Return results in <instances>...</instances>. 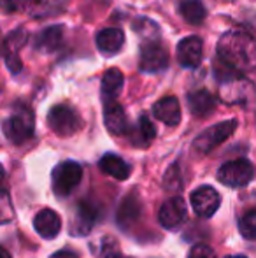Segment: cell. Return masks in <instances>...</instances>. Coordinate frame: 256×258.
<instances>
[{
  "label": "cell",
  "instance_id": "277c9868",
  "mask_svg": "<svg viewBox=\"0 0 256 258\" xmlns=\"http://www.w3.org/2000/svg\"><path fill=\"white\" fill-rule=\"evenodd\" d=\"M235 128H237L235 119L216 123V125L209 126L207 130H204V132L195 139L193 148L202 155L209 153V151H212L216 146H219L221 143H225V141L228 139L233 132H235Z\"/></svg>",
  "mask_w": 256,
  "mask_h": 258
},
{
  "label": "cell",
  "instance_id": "ffe728a7",
  "mask_svg": "<svg viewBox=\"0 0 256 258\" xmlns=\"http://www.w3.org/2000/svg\"><path fill=\"white\" fill-rule=\"evenodd\" d=\"M154 137H156V128H154L153 121L146 114H142L137 125L130 130V141L137 148H147L153 143Z\"/></svg>",
  "mask_w": 256,
  "mask_h": 258
},
{
  "label": "cell",
  "instance_id": "d6986e66",
  "mask_svg": "<svg viewBox=\"0 0 256 258\" xmlns=\"http://www.w3.org/2000/svg\"><path fill=\"white\" fill-rule=\"evenodd\" d=\"M123 83H125V78H123V72L120 69H109V71L104 74L102 78V99L106 104H111V102H116L118 95L121 93L123 90Z\"/></svg>",
  "mask_w": 256,
  "mask_h": 258
},
{
  "label": "cell",
  "instance_id": "4316f807",
  "mask_svg": "<svg viewBox=\"0 0 256 258\" xmlns=\"http://www.w3.org/2000/svg\"><path fill=\"white\" fill-rule=\"evenodd\" d=\"M239 230L244 239H256V209H249L240 216Z\"/></svg>",
  "mask_w": 256,
  "mask_h": 258
},
{
  "label": "cell",
  "instance_id": "5b68a950",
  "mask_svg": "<svg viewBox=\"0 0 256 258\" xmlns=\"http://www.w3.org/2000/svg\"><path fill=\"white\" fill-rule=\"evenodd\" d=\"M48 125L56 136L67 137L77 132L82 121L75 109L68 107V105H55L48 114Z\"/></svg>",
  "mask_w": 256,
  "mask_h": 258
},
{
  "label": "cell",
  "instance_id": "ba28073f",
  "mask_svg": "<svg viewBox=\"0 0 256 258\" xmlns=\"http://www.w3.org/2000/svg\"><path fill=\"white\" fill-rule=\"evenodd\" d=\"M140 71L147 74L161 72L168 67V51L158 41L144 42L140 48Z\"/></svg>",
  "mask_w": 256,
  "mask_h": 258
},
{
  "label": "cell",
  "instance_id": "f546056e",
  "mask_svg": "<svg viewBox=\"0 0 256 258\" xmlns=\"http://www.w3.org/2000/svg\"><path fill=\"white\" fill-rule=\"evenodd\" d=\"M49 258H79L77 253L68 251V249H62V251H56L55 255H51Z\"/></svg>",
  "mask_w": 256,
  "mask_h": 258
},
{
  "label": "cell",
  "instance_id": "d4e9b609",
  "mask_svg": "<svg viewBox=\"0 0 256 258\" xmlns=\"http://www.w3.org/2000/svg\"><path fill=\"white\" fill-rule=\"evenodd\" d=\"M97 220V211L93 209L90 204H84L82 202L77 209V214H75V234H88L90 228L93 227Z\"/></svg>",
  "mask_w": 256,
  "mask_h": 258
},
{
  "label": "cell",
  "instance_id": "5bb4252c",
  "mask_svg": "<svg viewBox=\"0 0 256 258\" xmlns=\"http://www.w3.org/2000/svg\"><path fill=\"white\" fill-rule=\"evenodd\" d=\"M23 6L28 16L35 18V20L53 18L56 14H62L65 11L63 0H25Z\"/></svg>",
  "mask_w": 256,
  "mask_h": 258
},
{
  "label": "cell",
  "instance_id": "8992f818",
  "mask_svg": "<svg viewBox=\"0 0 256 258\" xmlns=\"http://www.w3.org/2000/svg\"><path fill=\"white\" fill-rule=\"evenodd\" d=\"M82 177V169L75 162H62L53 170V190L58 197H67L79 184Z\"/></svg>",
  "mask_w": 256,
  "mask_h": 258
},
{
  "label": "cell",
  "instance_id": "4dcf8cb0",
  "mask_svg": "<svg viewBox=\"0 0 256 258\" xmlns=\"http://www.w3.org/2000/svg\"><path fill=\"white\" fill-rule=\"evenodd\" d=\"M225 258H247V256H242V255H230V256H225Z\"/></svg>",
  "mask_w": 256,
  "mask_h": 258
},
{
  "label": "cell",
  "instance_id": "f1b7e54d",
  "mask_svg": "<svg viewBox=\"0 0 256 258\" xmlns=\"http://www.w3.org/2000/svg\"><path fill=\"white\" fill-rule=\"evenodd\" d=\"M20 2L21 0H2V11L6 14L16 13L18 7H20Z\"/></svg>",
  "mask_w": 256,
  "mask_h": 258
},
{
  "label": "cell",
  "instance_id": "8fae6325",
  "mask_svg": "<svg viewBox=\"0 0 256 258\" xmlns=\"http://www.w3.org/2000/svg\"><path fill=\"white\" fill-rule=\"evenodd\" d=\"M27 34L23 28L13 30L4 41V61H6L7 69L11 72H20L21 71V60L18 56V49L27 42Z\"/></svg>",
  "mask_w": 256,
  "mask_h": 258
},
{
  "label": "cell",
  "instance_id": "83f0119b",
  "mask_svg": "<svg viewBox=\"0 0 256 258\" xmlns=\"http://www.w3.org/2000/svg\"><path fill=\"white\" fill-rule=\"evenodd\" d=\"M188 258H216V253L207 244H195L188 253Z\"/></svg>",
  "mask_w": 256,
  "mask_h": 258
},
{
  "label": "cell",
  "instance_id": "ac0fdd59",
  "mask_svg": "<svg viewBox=\"0 0 256 258\" xmlns=\"http://www.w3.org/2000/svg\"><path fill=\"white\" fill-rule=\"evenodd\" d=\"M125 44V34L120 28H104L97 34V48L106 56L116 54Z\"/></svg>",
  "mask_w": 256,
  "mask_h": 258
},
{
  "label": "cell",
  "instance_id": "1f68e13d",
  "mask_svg": "<svg viewBox=\"0 0 256 258\" xmlns=\"http://www.w3.org/2000/svg\"><path fill=\"white\" fill-rule=\"evenodd\" d=\"M2 256H4V258H9V253H7L6 249H2Z\"/></svg>",
  "mask_w": 256,
  "mask_h": 258
},
{
  "label": "cell",
  "instance_id": "603a6c76",
  "mask_svg": "<svg viewBox=\"0 0 256 258\" xmlns=\"http://www.w3.org/2000/svg\"><path fill=\"white\" fill-rule=\"evenodd\" d=\"M179 11H181V16L192 25H200L207 16V11L200 0H185L179 6Z\"/></svg>",
  "mask_w": 256,
  "mask_h": 258
},
{
  "label": "cell",
  "instance_id": "4fadbf2b",
  "mask_svg": "<svg viewBox=\"0 0 256 258\" xmlns=\"http://www.w3.org/2000/svg\"><path fill=\"white\" fill-rule=\"evenodd\" d=\"M34 227L37 234L44 239H55L60 234L62 228V218L56 211L53 209H42L37 213L34 220Z\"/></svg>",
  "mask_w": 256,
  "mask_h": 258
},
{
  "label": "cell",
  "instance_id": "7402d4cb",
  "mask_svg": "<svg viewBox=\"0 0 256 258\" xmlns=\"http://www.w3.org/2000/svg\"><path fill=\"white\" fill-rule=\"evenodd\" d=\"M188 107L193 116L204 118V116L211 114L214 111L216 100L207 90H198V92H193L188 95Z\"/></svg>",
  "mask_w": 256,
  "mask_h": 258
},
{
  "label": "cell",
  "instance_id": "484cf974",
  "mask_svg": "<svg viewBox=\"0 0 256 258\" xmlns=\"http://www.w3.org/2000/svg\"><path fill=\"white\" fill-rule=\"evenodd\" d=\"M93 251H95L97 258H121L120 244L113 237H102L100 241H97Z\"/></svg>",
  "mask_w": 256,
  "mask_h": 258
},
{
  "label": "cell",
  "instance_id": "9c48e42d",
  "mask_svg": "<svg viewBox=\"0 0 256 258\" xmlns=\"http://www.w3.org/2000/svg\"><path fill=\"white\" fill-rule=\"evenodd\" d=\"M221 197L212 186H200L192 194L193 211L202 218H211L219 209Z\"/></svg>",
  "mask_w": 256,
  "mask_h": 258
},
{
  "label": "cell",
  "instance_id": "7c38bea8",
  "mask_svg": "<svg viewBox=\"0 0 256 258\" xmlns=\"http://www.w3.org/2000/svg\"><path fill=\"white\" fill-rule=\"evenodd\" d=\"M158 220L165 228H176L186 220V204L181 197H172L160 207Z\"/></svg>",
  "mask_w": 256,
  "mask_h": 258
},
{
  "label": "cell",
  "instance_id": "44dd1931",
  "mask_svg": "<svg viewBox=\"0 0 256 258\" xmlns=\"http://www.w3.org/2000/svg\"><path fill=\"white\" fill-rule=\"evenodd\" d=\"M99 167L104 174H107V176L114 177V179H120V181L127 179L130 176V170H132V167H130L121 156L113 155V153L104 155L99 162Z\"/></svg>",
  "mask_w": 256,
  "mask_h": 258
},
{
  "label": "cell",
  "instance_id": "cb8c5ba5",
  "mask_svg": "<svg viewBox=\"0 0 256 258\" xmlns=\"http://www.w3.org/2000/svg\"><path fill=\"white\" fill-rule=\"evenodd\" d=\"M132 28L137 35L144 39L146 42L149 41H156L158 34H160V27H158L156 21L149 20V18H135L132 23Z\"/></svg>",
  "mask_w": 256,
  "mask_h": 258
},
{
  "label": "cell",
  "instance_id": "2e32d148",
  "mask_svg": "<svg viewBox=\"0 0 256 258\" xmlns=\"http://www.w3.org/2000/svg\"><path fill=\"white\" fill-rule=\"evenodd\" d=\"M153 114L165 125L176 126L181 121V105L176 97H163L153 105Z\"/></svg>",
  "mask_w": 256,
  "mask_h": 258
},
{
  "label": "cell",
  "instance_id": "3957f363",
  "mask_svg": "<svg viewBox=\"0 0 256 258\" xmlns=\"http://www.w3.org/2000/svg\"><path fill=\"white\" fill-rule=\"evenodd\" d=\"M4 134L13 144H23L34 136V114L28 107H20L4 121Z\"/></svg>",
  "mask_w": 256,
  "mask_h": 258
},
{
  "label": "cell",
  "instance_id": "30bf717a",
  "mask_svg": "<svg viewBox=\"0 0 256 258\" xmlns=\"http://www.w3.org/2000/svg\"><path fill=\"white\" fill-rule=\"evenodd\" d=\"M202 53H204V44L197 35H190L178 44V61L185 69L198 67L202 61Z\"/></svg>",
  "mask_w": 256,
  "mask_h": 258
},
{
  "label": "cell",
  "instance_id": "6da1fadb",
  "mask_svg": "<svg viewBox=\"0 0 256 258\" xmlns=\"http://www.w3.org/2000/svg\"><path fill=\"white\" fill-rule=\"evenodd\" d=\"M218 56L235 72L256 71V39L244 30H230L218 42Z\"/></svg>",
  "mask_w": 256,
  "mask_h": 258
},
{
  "label": "cell",
  "instance_id": "7a4b0ae2",
  "mask_svg": "<svg viewBox=\"0 0 256 258\" xmlns=\"http://www.w3.org/2000/svg\"><path fill=\"white\" fill-rule=\"evenodd\" d=\"M219 95L226 104L242 105L247 109L256 105V86L246 78H239V74H233L232 78L221 81Z\"/></svg>",
  "mask_w": 256,
  "mask_h": 258
},
{
  "label": "cell",
  "instance_id": "9a60e30c",
  "mask_svg": "<svg viewBox=\"0 0 256 258\" xmlns=\"http://www.w3.org/2000/svg\"><path fill=\"white\" fill-rule=\"evenodd\" d=\"M63 34H65L63 27H60V25H53V27L44 28L35 37L34 48L42 53H55L56 49L62 48L63 37H65Z\"/></svg>",
  "mask_w": 256,
  "mask_h": 258
},
{
  "label": "cell",
  "instance_id": "e0dca14e",
  "mask_svg": "<svg viewBox=\"0 0 256 258\" xmlns=\"http://www.w3.org/2000/svg\"><path fill=\"white\" fill-rule=\"evenodd\" d=\"M104 121H106L107 130H109L111 134H114V136H123V134L128 132L127 114H125V109L118 102L106 104V109H104Z\"/></svg>",
  "mask_w": 256,
  "mask_h": 258
},
{
  "label": "cell",
  "instance_id": "52a82bcc",
  "mask_svg": "<svg viewBox=\"0 0 256 258\" xmlns=\"http://www.w3.org/2000/svg\"><path fill=\"white\" fill-rule=\"evenodd\" d=\"M253 165L247 160L239 158L226 162L225 165L219 169L218 172V181L230 188H240L246 186L251 179H253Z\"/></svg>",
  "mask_w": 256,
  "mask_h": 258
}]
</instances>
